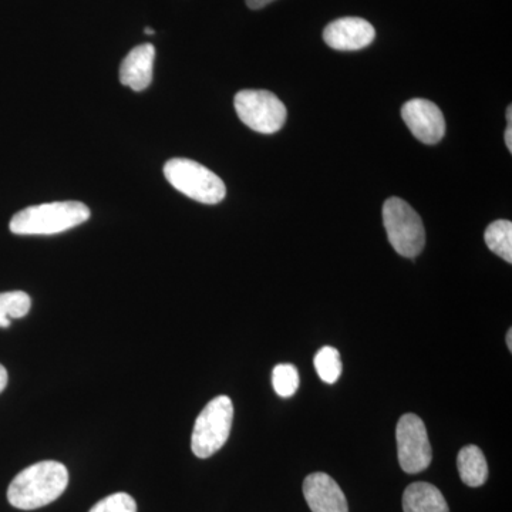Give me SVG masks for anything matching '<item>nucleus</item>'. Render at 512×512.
<instances>
[{
	"label": "nucleus",
	"instance_id": "f257e3e1",
	"mask_svg": "<svg viewBox=\"0 0 512 512\" xmlns=\"http://www.w3.org/2000/svg\"><path fill=\"white\" fill-rule=\"evenodd\" d=\"M69 484V471L59 461H40L13 478L8 500L19 510L32 511L52 504Z\"/></svg>",
	"mask_w": 512,
	"mask_h": 512
},
{
	"label": "nucleus",
	"instance_id": "f03ea898",
	"mask_svg": "<svg viewBox=\"0 0 512 512\" xmlns=\"http://www.w3.org/2000/svg\"><path fill=\"white\" fill-rule=\"evenodd\" d=\"M90 218V210L77 201L50 202L25 208L13 215L10 231L16 235H55Z\"/></svg>",
	"mask_w": 512,
	"mask_h": 512
},
{
	"label": "nucleus",
	"instance_id": "7ed1b4c3",
	"mask_svg": "<svg viewBox=\"0 0 512 512\" xmlns=\"http://www.w3.org/2000/svg\"><path fill=\"white\" fill-rule=\"evenodd\" d=\"M164 175L175 190L201 204H220L227 194L224 181L217 174L188 158L168 161L164 165Z\"/></svg>",
	"mask_w": 512,
	"mask_h": 512
},
{
	"label": "nucleus",
	"instance_id": "20e7f679",
	"mask_svg": "<svg viewBox=\"0 0 512 512\" xmlns=\"http://www.w3.org/2000/svg\"><path fill=\"white\" fill-rule=\"evenodd\" d=\"M234 404L228 396L212 399L197 417L192 430V453L198 458H210L220 451L231 434Z\"/></svg>",
	"mask_w": 512,
	"mask_h": 512
},
{
	"label": "nucleus",
	"instance_id": "39448f33",
	"mask_svg": "<svg viewBox=\"0 0 512 512\" xmlns=\"http://www.w3.org/2000/svg\"><path fill=\"white\" fill-rule=\"evenodd\" d=\"M383 222L394 251L404 258H416L426 244V231L420 215L400 198H389L383 205Z\"/></svg>",
	"mask_w": 512,
	"mask_h": 512
},
{
	"label": "nucleus",
	"instance_id": "423d86ee",
	"mask_svg": "<svg viewBox=\"0 0 512 512\" xmlns=\"http://www.w3.org/2000/svg\"><path fill=\"white\" fill-rule=\"evenodd\" d=\"M234 104L242 123L256 133L274 134L284 127L288 117L285 104L266 90H242Z\"/></svg>",
	"mask_w": 512,
	"mask_h": 512
},
{
	"label": "nucleus",
	"instance_id": "0eeeda50",
	"mask_svg": "<svg viewBox=\"0 0 512 512\" xmlns=\"http://www.w3.org/2000/svg\"><path fill=\"white\" fill-rule=\"evenodd\" d=\"M397 456L404 473L427 470L433 458L429 436L423 420L416 414H404L396 429Z\"/></svg>",
	"mask_w": 512,
	"mask_h": 512
},
{
	"label": "nucleus",
	"instance_id": "6e6552de",
	"mask_svg": "<svg viewBox=\"0 0 512 512\" xmlns=\"http://www.w3.org/2000/svg\"><path fill=\"white\" fill-rule=\"evenodd\" d=\"M404 123L421 143H439L446 134V120L433 101L414 99L407 101L402 109Z\"/></svg>",
	"mask_w": 512,
	"mask_h": 512
},
{
	"label": "nucleus",
	"instance_id": "1a4fd4ad",
	"mask_svg": "<svg viewBox=\"0 0 512 512\" xmlns=\"http://www.w3.org/2000/svg\"><path fill=\"white\" fill-rule=\"evenodd\" d=\"M375 28L365 19L342 18L329 23L323 30L326 45L340 52L365 49L375 40Z\"/></svg>",
	"mask_w": 512,
	"mask_h": 512
},
{
	"label": "nucleus",
	"instance_id": "9d476101",
	"mask_svg": "<svg viewBox=\"0 0 512 512\" xmlns=\"http://www.w3.org/2000/svg\"><path fill=\"white\" fill-rule=\"evenodd\" d=\"M303 495L312 512H349L339 484L325 473H313L303 481Z\"/></svg>",
	"mask_w": 512,
	"mask_h": 512
},
{
	"label": "nucleus",
	"instance_id": "9b49d317",
	"mask_svg": "<svg viewBox=\"0 0 512 512\" xmlns=\"http://www.w3.org/2000/svg\"><path fill=\"white\" fill-rule=\"evenodd\" d=\"M156 49L150 43L134 47L120 67V82L134 92H143L153 82Z\"/></svg>",
	"mask_w": 512,
	"mask_h": 512
},
{
	"label": "nucleus",
	"instance_id": "f8f14e48",
	"mask_svg": "<svg viewBox=\"0 0 512 512\" xmlns=\"http://www.w3.org/2000/svg\"><path fill=\"white\" fill-rule=\"evenodd\" d=\"M404 512H450L446 498L436 485L413 483L404 490Z\"/></svg>",
	"mask_w": 512,
	"mask_h": 512
},
{
	"label": "nucleus",
	"instance_id": "ddd939ff",
	"mask_svg": "<svg viewBox=\"0 0 512 512\" xmlns=\"http://www.w3.org/2000/svg\"><path fill=\"white\" fill-rule=\"evenodd\" d=\"M458 474L468 487H481L488 478L487 460L480 447L466 446L461 448L457 457Z\"/></svg>",
	"mask_w": 512,
	"mask_h": 512
},
{
	"label": "nucleus",
	"instance_id": "4468645a",
	"mask_svg": "<svg viewBox=\"0 0 512 512\" xmlns=\"http://www.w3.org/2000/svg\"><path fill=\"white\" fill-rule=\"evenodd\" d=\"M485 244L491 252L512 264V222L498 220L485 231Z\"/></svg>",
	"mask_w": 512,
	"mask_h": 512
},
{
	"label": "nucleus",
	"instance_id": "2eb2a0df",
	"mask_svg": "<svg viewBox=\"0 0 512 512\" xmlns=\"http://www.w3.org/2000/svg\"><path fill=\"white\" fill-rule=\"evenodd\" d=\"M315 369L323 382L328 384L338 382L343 370L338 349L330 346L320 349L315 356Z\"/></svg>",
	"mask_w": 512,
	"mask_h": 512
},
{
	"label": "nucleus",
	"instance_id": "dca6fc26",
	"mask_svg": "<svg viewBox=\"0 0 512 512\" xmlns=\"http://www.w3.org/2000/svg\"><path fill=\"white\" fill-rule=\"evenodd\" d=\"M272 384L278 396L288 399L296 393L299 387V373L293 365H278L275 366L274 372H272Z\"/></svg>",
	"mask_w": 512,
	"mask_h": 512
},
{
	"label": "nucleus",
	"instance_id": "f3484780",
	"mask_svg": "<svg viewBox=\"0 0 512 512\" xmlns=\"http://www.w3.org/2000/svg\"><path fill=\"white\" fill-rule=\"evenodd\" d=\"M30 306H32V301L26 292L0 293V312L8 319L25 318L30 311Z\"/></svg>",
	"mask_w": 512,
	"mask_h": 512
},
{
	"label": "nucleus",
	"instance_id": "a211bd4d",
	"mask_svg": "<svg viewBox=\"0 0 512 512\" xmlns=\"http://www.w3.org/2000/svg\"><path fill=\"white\" fill-rule=\"evenodd\" d=\"M89 512H137V504L130 494L116 493L103 498Z\"/></svg>",
	"mask_w": 512,
	"mask_h": 512
},
{
	"label": "nucleus",
	"instance_id": "6ab92c4d",
	"mask_svg": "<svg viewBox=\"0 0 512 512\" xmlns=\"http://www.w3.org/2000/svg\"><path fill=\"white\" fill-rule=\"evenodd\" d=\"M274 2V0H247L248 8L258 10L265 8L266 5H269V3Z\"/></svg>",
	"mask_w": 512,
	"mask_h": 512
},
{
	"label": "nucleus",
	"instance_id": "aec40b11",
	"mask_svg": "<svg viewBox=\"0 0 512 512\" xmlns=\"http://www.w3.org/2000/svg\"><path fill=\"white\" fill-rule=\"evenodd\" d=\"M6 384H8V370L0 365V393L5 390Z\"/></svg>",
	"mask_w": 512,
	"mask_h": 512
},
{
	"label": "nucleus",
	"instance_id": "412c9836",
	"mask_svg": "<svg viewBox=\"0 0 512 512\" xmlns=\"http://www.w3.org/2000/svg\"><path fill=\"white\" fill-rule=\"evenodd\" d=\"M505 146L512 153V124H508L507 130H505Z\"/></svg>",
	"mask_w": 512,
	"mask_h": 512
},
{
	"label": "nucleus",
	"instance_id": "4be33fe9",
	"mask_svg": "<svg viewBox=\"0 0 512 512\" xmlns=\"http://www.w3.org/2000/svg\"><path fill=\"white\" fill-rule=\"evenodd\" d=\"M10 319L6 318L2 312H0V328H9Z\"/></svg>",
	"mask_w": 512,
	"mask_h": 512
},
{
	"label": "nucleus",
	"instance_id": "5701e85b",
	"mask_svg": "<svg viewBox=\"0 0 512 512\" xmlns=\"http://www.w3.org/2000/svg\"><path fill=\"white\" fill-rule=\"evenodd\" d=\"M507 346L508 349L512 350V329L508 330L507 333Z\"/></svg>",
	"mask_w": 512,
	"mask_h": 512
},
{
	"label": "nucleus",
	"instance_id": "b1692460",
	"mask_svg": "<svg viewBox=\"0 0 512 512\" xmlns=\"http://www.w3.org/2000/svg\"><path fill=\"white\" fill-rule=\"evenodd\" d=\"M507 119H508V124H512V107H508V110H507Z\"/></svg>",
	"mask_w": 512,
	"mask_h": 512
},
{
	"label": "nucleus",
	"instance_id": "393cba45",
	"mask_svg": "<svg viewBox=\"0 0 512 512\" xmlns=\"http://www.w3.org/2000/svg\"><path fill=\"white\" fill-rule=\"evenodd\" d=\"M154 33H156V32H154V30H153V29H151V28H146V35H154Z\"/></svg>",
	"mask_w": 512,
	"mask_h": 512
}]
</instances>
